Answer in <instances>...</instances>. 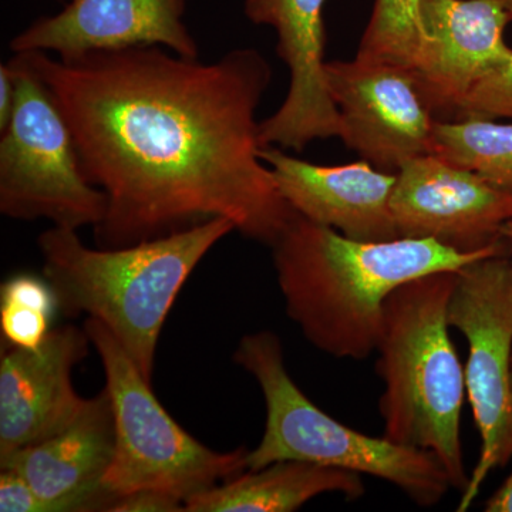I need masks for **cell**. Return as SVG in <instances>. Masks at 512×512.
<instances>
[{
    "label": "cell",
    "instance_id": "11",
    "mask_svg": "<svg viewBox=\"0 0 512 512\" xmlns=\"http://www.w3.org/2000/svg\"><path fill=\"white\" fill-rule=\"evenodd\" d=\"M390 207L400 238L434 239L470 254L507 241L503 227L512 220V192L426 154L397 171Z\"/></svg>",
    "mask_w": 512,
    "mask_h": 512
},
{
    "label": "cell",
    "instance_id": "5",
    "mask_svg": "<svg viewBox=\"0 0 512 512\" xmlns=\"http://www.w3.org/2000/svg\"><path fill=\"white\" fill-rule=\"evenodd\" d=\"M234 360L255 377L265 399L264 436L249 451L248 470L285 460L340 468L387 481L424 508L439 504L453 488L429 451L367 436L320 410L289 376L281 339L271 330L245 335Z\"/></svg>",
    "mask_w": 512,
    "mask_h": 512
},
{
    "label": "cell",
    "instance_id": "27",
    "mask_svg": "<svg viewBox=\"0 0 512 512\" xmlns=\"http://www.w3.org/2000/svg\"><path fill=\"white\" fill-rule=\"evenodd\" d=\"M511 396H512V357H511Z\"/></svg>",
    "mask_w": 512,
    "mask_h": 512
},
{
    "label": "cell",
    "instance_id": "14",
    "mask_svg": "<svg viewBox=\"0 0 512 512\" xmlns=\"http://www.w3.org/2000/svg\"><path fill=\"white\" fill-rule=\"evenodd\" d=\"M187 0H70L13 37L15 53H55L73 60L89 53L131 46H161L198 59L200 49L184 23Z\"/></svg>",
    "mask_w": 512,
    "mask_h": 512
},
{
    "label": "cell",
    "instance_id": "12",
    "mask_svg": "<svg viewBox=\"0 0 512 512\" xmlns=\"http://www.w3.org/2000/svg\"><path fill=\"white\" fill-rule=\"evenodd\" d=\"M326 0H245V16L276 32V53L289 70L282 106L259 123L262 147L305 150L339 137V113L326 84Z\"/></svg>",
    "mask_w": 512,
    "mask_h": 512
},
{
    "label": "cell",
    "instance_id": "6",
    "mask_svg": "<svg viewBox=\"0 0 512 512\" xmlns=\"http://www.w3.org/2000/svg\"><path fill=\"white\" fill-rule=\"evenodd\" d=\"M99 353L113 407L116 453L103 478L113 501L141 490L185 501L248 470L249 450H211L187 433L158 402L136 363L109 329L93 318L83 326Z\"/></svg>",
    "mask_w": 512,
    "mask_h": 512
},
{
    "label": "cell",
    "instance_id": "1",
    "mask_svg": "<svg viewBox=\"0 0 512 512\" xmlns=\"http://www.w3.org/2000/svg\"><path fill=\"white\" fill-rule=\"evenodd\" d=\"M72 130L83 173L107 197L99 248L225 218L272 245L296 211L261 158L256 110L272 67L254 47L221 59L131 46L62 60L22 52Z\"/></svg>",
    "mask_w": 512,
    "mask_h": 512
},
{
    "label": "cell",
    "instance_id": "15",
    "mask_svg": "<svg viewBox=\"0 0 512 512\" xmlns=\"http://www.w3.org/2000/svg\"><path fill=\"white\" fill-rule=\"evenodd\" d=\"M261 158L282 197L306 220L356 241L400 238L390 207L396 174L377 170L365 160L312 164L272 146L261 148Z\"/></svg>",
    "mask_w": 512,
    "mask_h": 512
},
{
    "label": "cell",
    "instance_id": "10",
    "mask_svg": "<svg viewBox=\"0 0 512 512\" xmlns=\"http://www.w3.org/2000/svg\"><path fill=\"white\" fill-rule=\"evenodd\" d=\"M421 40L412 73L436 120H458L471 90L512 59L501 0H420Z\"/></svg>",
    "mask_w": 512,
    "mask_h": 512
},
{
    "label": "cell",
    "instance_id": "24",
    "mask_svg": "<svg viewBox=\"0 0 512 512\" xmlns=\"http://www.w3.org/2000/svg\"><path fill=\"white\" fill-rule=\"evenodd\" d=\"M18 82L12 64L2 63L0 66V130L6 127L15 109Z\"/></svg>",
    "mask_w": 512,
    "mask_h": 512
},
{
    "label": "cell",
    "instance_id": "16",
    "mask_svg": "<svg viewBox=\"0 0 512 512\" xmlns=\"http://www.w3.org/2000/svg\"><path fill=\"white\" fill-rule=\"evenodd\" d=\"M116 453V426L106 387L59 433L0 461L25 478L56 512L109 511L103 478Z\"/></svg>",
    "mask_w": 512,
    "mask_h": 512
},
{
    "label": "cell",
    "instance_id": "9",
    "mask_svg": "<svg viewBox=\"0 0 512 512\" xmlns=\"http://www.w3.org/2000/svg\"><path fill=\"white\" fill-rule=\"evenodd\" d=\"M326 84L339 113V138L362 160L396 174L431 154L434 119L410 70L356 55L326 62Z\"/></svg>",
    "mask_w": 512,
    "mask_h": 512
},
{
    "label": "cell",
    "instance_id": "20",
    "mask_svg": "<svg viewBox=\"0 0 512 512\" xmlns=\"http://www.w3.org/2000/svg\"><path fill=\"white\" fill-rule=\"evenodd\" d=\"M421 40L420 0H375L357 55L412 70Z\"/></svg>",
    "mask_w": 512,
    "mask_h": 512
},
{
    "label": "cell",
    "instance_id": "23",
    "mask_svg": "<svg viewBox=\"0 0 512 512\" xmlns=\"http://www.w3.org/2000/svg\"><path fill=\"white\" fill-rule=\"evenodd\" d=\"M110 512H181L185 504L173 495L160 491L141 490L117 497L111 503Z\"/></svg>",
    "mask_w": 512,
    "mask_h": 512
},
{
    "label": "cell",
    "instance_id": "26",
    "mask_svg": "<svg viewBox=\"0 0 512 512\" xmlns=\"http://www.w3.org/2000/svg\"><path fill=\"white\" fill-rule=\"evenodd\" d=\"M503 235L504 238L507 239L508 244H510L512 248V220L505 222V225L503 227Z\"/></svg>",
    "mask_w": 512,
    "mask_h": 512
},
{
    "label": "cell",
    "instance_id": "18",
    "mask_svg": "<svg viewBox=\"0 0 512 512\" xmlns=\"http://www.w3.org/2000/svg\"><path fill=\"white\" fill-rule=\"evenodd\" d=\"M431 154L512 192V124L481 116L436 120Z\"/></svg>",
    "mask_w": 512,
    "mask_h": 512
},
{
    "label": "cell",
    "instance_id": "19",
    "mask_svg": "<svg viewBox=\"0 0 512 512\" xmlns=\"http://www.w3.org/2000/svg\"><path fill=\"white\" fill-rule=\"evenodd\" d=\"M59 311L56 293L45 278L15 275L0 288V333L6 348L35 349L52 332Z\"/></svg>",
    "mask_w": 512,
    "mask_h": 512
},
{
    "label": "cell",
    "instance_id": "4",
    "mask_svg": "<svg viewBox=\"0 0 512 512\" xmlns=\"http://www.w3.org/2000/svg\"><path fill=\"white\" fill-rule=\"evenodd\" d=\"M457 272H434L394 289L384 305L376 372L386 439L439 458L451 487L470 476L461 444L466 370L450 339L447 312Z\"/></svg>",
    "mask_w": 512,
    "mask_h": 512
},
{
    "label": "cell",
    "instance_id": "13",
    "mask_svg": "<svg viewBox=\"0 0 512 512\" xmlns=\"http://www.w3.org/2000/svg\"><path fill=\"white\" fill-rule=\"evenodd\" d=\"M86 330L53 329L35 349L6 348L0 359V461L59 433L87 399L74 389L73 369L89 355Z\"/></svg>",
    "mask_w": 512,
    "mask_h": 512
},
{
    "label": "cell",
    "instance_id": "3",
    "mask_svg": "<svg viewBox=\"0 0 512 512\" xmlns=\"http://www.w3.org/2000/svg\"><path fill=\"white\" fill-rule=\"evenodd\" d=\"M232 231L231 221L215 218L130 247L94 249L77 229L53 225L37 245L59 312L69 318L87 313L103 323L151 383L158 339L178 293Z\"/></svg>",
    "mask_w": 512,
    "mask_h": 512
},
{
    "label": "cell",
    "instance_id": "17",
    "mask_svg": "<svg viewBox=\"0 0 512 512\" xmlns=\"http://www.w3.org/2000/svg\"><path fill=\"white\" fill-rule=\"evenodd\" d=\"M338 493L346 500L365 494L359 474L285 460L247 470L185 501L188 512H292L312 498Z\"/></svg>",
    "mask_w": 512,
    "mask_h": 512
},
{
    "label": "cell",
    "instance_id": "21",
    "mask_svg": "<svg viewBox=\"0 0 512 512\" xmlns=\"http://www.w3.org/2000/svg\"><path fill=\"white\" fill-rule=\"evenodd\" d=\"M501 3L512 16V0H501ZM467 116L512 119V59L500 69L484 77L471 90L464 103L460 119Z\"/></svg>",
    "mask_w": 512,
    "mask_h": 512
},
{
    "label": "cell",
    "instance_id": "7",
    "mask_svg": "<svg viewBox=\"0 0 512 512\" xmlns=\"http://www.w3.org/2000/svg\"><path fill=\"white\" fill-rule=\"evenodd\" d=\"M9 62L18 92L0 130V212L12 220L96 228L107 197L84 175L66 117L23 55L15 53Z\"/></svg>",
    "mask_w": 512,
    "mask_h": 512
},
{
    "label": "cell",
    "instance_id": "25",
    "mask_svg": "<svg viewBox=\"0 0 512 512\" xmlns=\"http://www.w3.org/2000/svg\"><path fill=\"white\" fill-rule=\"evenodd\" d=\"M487 512H512V474L485 504Z\"/></svg>",
    "mask_w": 512,
    "mask_h": 512
},
{
    "label": "cell",
    "instance_id": "22",
    "mask_svg": "<svg viewBox=\"0 0 512 512\" xmlns=\"http://www.w3.org/2000/svg\"><path fill=\"white\" fill-rule=\"evenodd\" d=\"M0 511L56 512L55 507L40 497L25 478L9 468L0 471Z\"/></svg>",
    "mask_w": 512,
    "mask_h": 512
},
{
    "label": "cell",
    "instance_id": "2",
    "mask_svg": "<svg viewBox=\"0 0 512 512\" xmlns=\"http://www.w3.org/2000/svg\"><path fill=\"white\" fill-rule=\"evenodd\" d=\"M271 248L286 312L303 336L336 359L365 360L376 353L384 305L394 289L508 254V241L470 254L427 238L363 242L296 212Z\"/></svg>",
    "mask_w": 512,
    "mask_h": 512
},
{
    "label": "cell",
    "instance_id": "8",
    "mask_svg": "<svg viewBox=\"0 0 512 512\" xmlns=\"http://www.w3.org/2000/svg\"><path fill=\"white\" fill-rule=\"evenodd\" d=\"M466 336V387L481 436L480 458L457 511L471 507L485 478L512 457V261L488 256L457 271L447 312Z\"/></svg>",
    "mask_w": 512,
    "mask_h": 512
}]
</instances>
